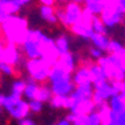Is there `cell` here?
Here are the masks:
<instances>
[{
	"label": "cell",
	"instance_id": "3957f363",
	"mask_svg": "<svg viewBox=\"0 0 125 125\" xmlns=\"http://www.w3.org/2000/svg\"><path fill=\"white\" fill-rule=\"evenodd\" d=\"M107 105L114 114L118 115L125 112V99L121 94H115L107 101Z\"/></svg>",
	"mask_w": 125,
	"mask_h": 125
},
{
	"label": "cell",
	"instance_id": "8992f818",
	"mask_svg": "<svg viewBox=\"0 0 125 125\" xmlns=\"http://www.w3.org/2000/svg\"><path fill=\"white\" fill-rule=\"evenodd\" d=\"M29 105V111L32 113H39L42 108V102L38 101V99H32V101L28 102Z\"/></svg>",
	"mask_w": 125,
	"mask_h": 125
},
{
	"label": "cell",
	"instance_id": "277c9868",
	"mask_svg": "<svg viewBox=\"0 0 125 125\" xmlns=\"http://www.w3.org/2000/svg\"><path fill=\"white\" fill-rule=\"evenodd\" d=\"M11 47V39L8 35V30L6 28V22L0 20V50L7 52Z\"/></svg>",
	"mask_w": 125,
	"mask_h": 125
},
{
	"label": "cell",
	"instance_id": "6da1fadb",
	"mask_svg": "<svg viewBox=\"0 0 125 125\" xmlns=\"http://www.w3.org/2000/svg\"><path fill=\"white\" fill-rule=\"evenodd\" d=\"M88 40H91V44L93 46H95L96 48L101 49L104 54H106L107 49H108V46H109V42H111V37H109L108 34L93 32V35L91 36V38Z\"/></svg>",
	"mask_w": 125,
	"mask_h": 125
},
{
	"label": "cell",
	"instance_id": "ba28073f",
	"mask_svg": "<svg viewBox=\"0 0 125 125\" xmlns=\"http://www.w3.org/2000/svg\"><path fill=\"white\" fill-rule=\"evenodd\" d=\"M56 125H73V123L69 122L67 118H62V120L58 121V123Z\"/></svg>",
	"mask_w": 125,
	"mask_h": 125
},
{
	"label": "cell",
	"instance_id": "7a4b0ae2",
	"mask_svg": "<svg viewBox=\"0 0 125 125\" xmlns=\"http://www.w3.org/2000/svg\"><path fill=\"white\" fill-rule=\"evenodd\" d=\"M9 114L11 115L12 117L17 118V120H22V118H26L27 115L29 114V105L26 101H23L22 98L10 109V111H8Z\"/></svg>",
	"mask_w": 125,
	"mask_h": 125
},
{
	"label": "cell",
	"instance_id": "52a82bcc",
	"mask_svg": "<svg viewBox=\"0 0 125 125\" xmlns=\"http://www.w3.org/2000/svg\"><path fill=\"white\" fill-rule=\"evenodd\" d=\"M19 125H36V123L32 120H29V118H22V120L19 121Z\"/></svg>",
	"mask_w": 125,
	"mask_h": 125
},
{
	"label": "cell",
	"instance_id": "5b68a950",
	"mask_svg": "<svg viewBox=\"0 0 125 125\" xmlns=\"http://www.w3.org/2000/svg\"><path fill=\"white\" fill-rule=\"evenodd\" d=\"M86 125H102V118L96 109L91 114L86 115Z\"/></svg>",
	"mask_w": 125,
	"mask_h": 125
}]
</instances>
